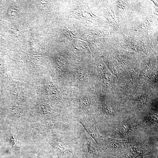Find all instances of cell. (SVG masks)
<instances>
[{"mask_svg": "<svg viewBox=\"0 0 158 158\" xmlns=\"http://www.w3.org/2000/svg\"><path fill=\"white\" fill-rule=\"evenodd\" d=\"M49 144L53 147L59 157L63 156L66 152L71 153L73 157L74 143L69 135L62 132L50 137L48 140Z\"/></svg>", "mask_w": 158, "mask_h": 158, "instance_id": "obj_1", "label": "cell"}, {"mask_svg": "<svg viewBox=\"0 0 158 158\" xmlns=\"http://www.w3.org/2000/svg\"><path fill=\"white\" fill-rule=\"evenodd\" d=\"M87 134L79 139L80 152L85 158H102L100 151Z\"/></svg>", "mask_w": 158, "mask_h": 158, "instance_id": "obj_2", "label": "cell"}, {"mask_svg": "<svg viewBox=\"0 0 158 158\" xmlns=\"http://www.w3.org/2000/svg\"><path fill=\"white\" fill-rule=\"evenodd\" d=\"M76 121L82 126L86 132L97 144L101 142L102 138L99 134L94 121L91 119L87 117H81L77 118Z\"/></svg>", "mask_w": 158, "mask_h": 158, "instance_id": "obj_3", "label": "cell"}, {"mask_svg": "<svg viewBox=\"0 0 158 158\" xmlns=\"http://www.w3.org/2000/svg\"><path fill=\"white\" fill-rule=\"evenodd\" d=\"M37 129L44 130L53 129H65L69 127L68 124L63 121L43 120L37 124Z\"/></svg>", "mask_w": 158, "mask_h": 158, "instance_id": "obj_4", "label": "cell"}, {"mask_svg": "<svg viewBox=\"0 0 158 158\" xmlns=\"http://www.w3.org/2000/svg\"><path fill=\"white\" fill-rule=\"evenodd\" d=\"M78 104L81 107L86 108L89 107L91 102L89 98L86 96H83L79 99L78 101Z\"/></svg>", "mask_w": 158, "mask_h": 158, "instance_id": "obj_5", "label": "cell"}, {"mask_svg": "<svg viewBox=\"0 0 158 158\" xmlns=\"http://www.w3.org/2000/svg\"><path fill=\"white\" fill-rule=\"evenodd\" d=\"M40 108L44 114H48L52 112V109L50 105L46 103H43L40 104Z\"/></svg>", "mask_w": 158, "mask_h": 158, "instance_id": "obj_6", "label": "cell"}, {"mask_svg": "<svg viewBox=\"0 0 158 158\" xmlns=\"http://www.w3.org/2000/svg\"><path fill=\"white\" fill-rule=\"evenodd\" d=\"M77 155L79 156L80 158H85L83 155L80 152L77 153Z\"/></svg>", "mask_w": 158, "mask_h": 158, "instance_id": "obj_7", "label": "cell"}, {"mask_svg": "<svg viewBox=\"0 0 158 158\" xmlns=\"http://www.w3.org/2000/svg\"><path fill=\"white\" fill-rule=\"evenodd\" d=\"M38 158H47L44 156L41 155L38 157Z\"/></svg>", "mask_w": 158, "mask_h": 158, "instance_id": "obj_8", "label": "cell"}, {"mask_svg": "<svg viewBox=\"0 0 158 158\" xmlns=\"http://www.w3.org/2000/svg\"></svg>", "mask_w": 158, "mask_h": 158, "instance_id": "obj_9", "label": "cell"}]
</instances>
